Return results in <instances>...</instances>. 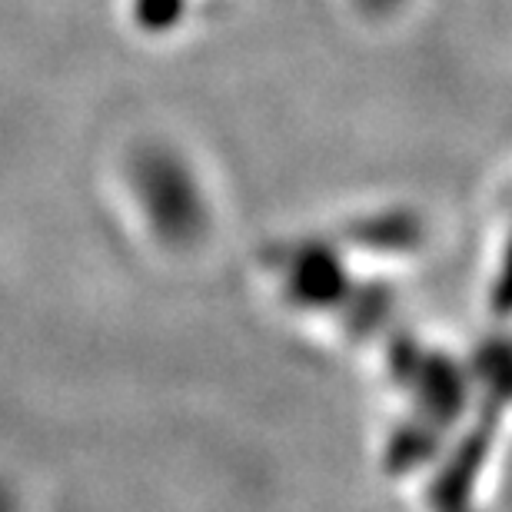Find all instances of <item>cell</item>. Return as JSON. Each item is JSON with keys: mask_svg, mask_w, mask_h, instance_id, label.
<instances>
[{"mask_svg": "<svg viewBox=\"0 0 512 512\" xmlns=\"http://www.w3.org/2000/svg\"><path fill=\"white\" fill-rule=\"evenodd\" d=\"M153 193H150V207L157 213V220H167L170 230L190 227V220L183 213L190 210V193L183 187V177L173 167H163V160H157L153 167Z\"/></svg>", "mask_w": 512, "mask_h": 512, "instance_id": "obj_1", "label": "cell"}, {"mask_svg": "<svg viewBox=\"0 0 512 512\" xmlns=\"http://www.w3.org/2000/svg\"><path fill=\"white\" fill-rule=\"evenodd\" d=\"M370 10H389V7H396V0H363Z\"/></svg>", "mask_w": 512, "mask_h": 512, "instance_id": "obj_2", "label": "cell"}]
</instances>
